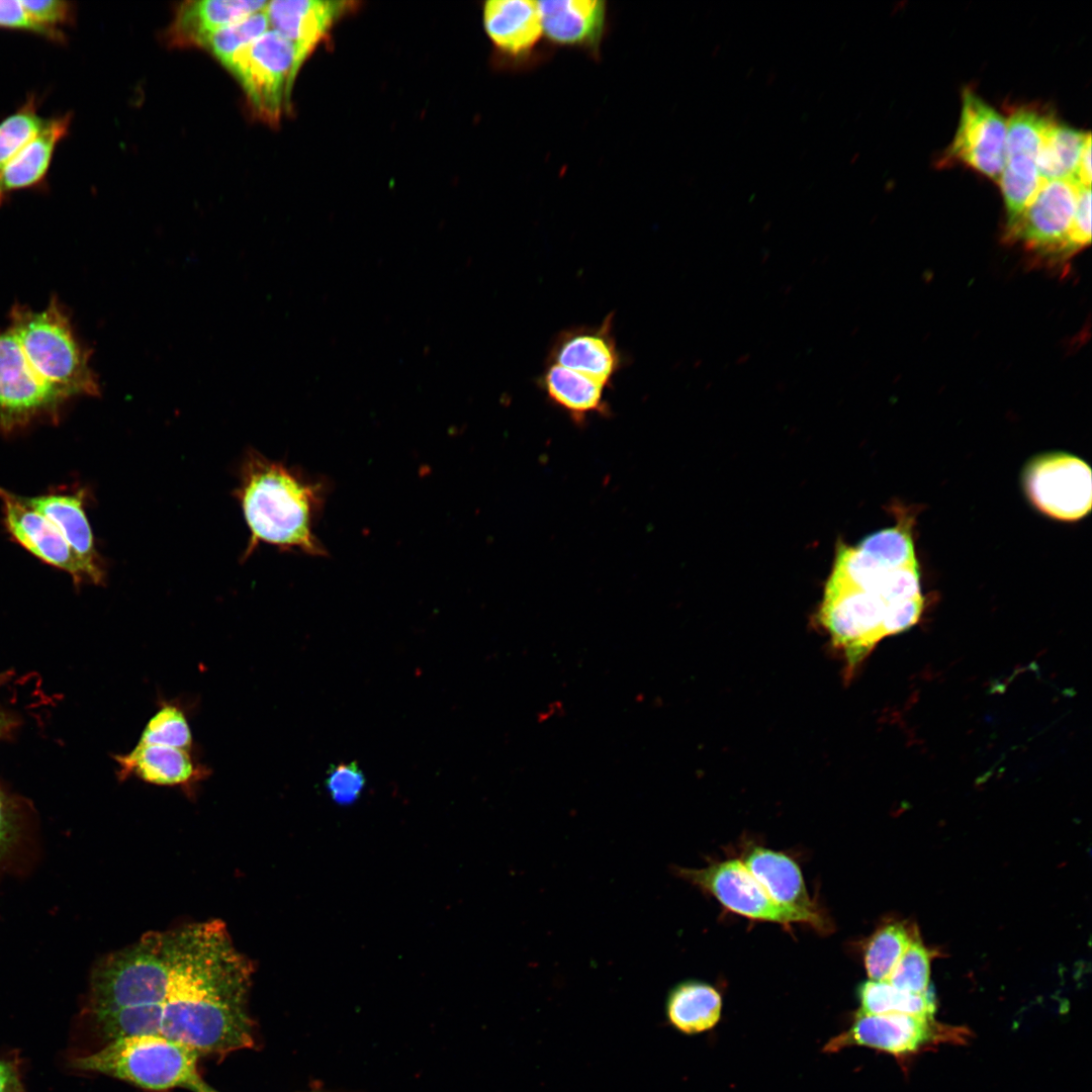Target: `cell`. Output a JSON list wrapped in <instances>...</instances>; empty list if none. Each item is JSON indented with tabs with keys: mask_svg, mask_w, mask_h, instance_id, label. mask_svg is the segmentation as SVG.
<instances>
[{
	"mask_svg": "<svg viewBox=\"0 0 1092 1092\" xmlns=\"http://www.w3.org/2000/svg\"><path fill=\"white\" fill-rule=\"evenodd\" d=\"M0 330V431L56 421L66 402L99 394L90 352L57 298L36 311L16 304Z\"/></svg>",
	"mask_w": 1092,
	"mask_h": 1092,
	"instance_id": "obj_1",
	"label": "cell"
},
{
	"mask_svg": "<svg viewBox=\"0 0 1092 1092\" xmlns=\"http://www.w3.org/2000/svg\"><path fill=\"white\" fill-rule=\"evenodd\" d=\"M252 966L242 953H181L168 967L155 1004L159 1034L201 1055L254 1043L248 1012Z\"/></svg>",
	"mask_w": 1092,
	"mask_h": 1092,
	"instance_id": "obj_2",
	"label": "cell"
},
{
	"mask_svg": "<svg viewBox=\"0 0 1092 1092\" xmlns=\"http://www.w3.org/2000/svg\"><path fill=\"white\" fill-rule=\"evenodd\" d=\"M322 493L321 484L307 481L258 452H248L235 490L251 534L244 559L260 543L324 555L325 549L312 531Z\"/></svg>",
	"mask_w": 1092,
	"mask_h": 1092,
	"instance_id": "obj_3",
	"label": "cell"
},
{
	"mask_svg": "<svg viewBox=\"0 0 1092 1092\" xmlns=\"http://www.w3.org/2000/svg\"><path fill=\"white\" fill-rule=\"evenodd\" d=\"M199 1056L162 1034H134L107 1041L74 1060L81 1071L109 1076L149 1091L190 1089L200 1076Z\"/></svg>",
	"mask_w": 1092,
	"mask_h": 1092,
	"instance_id": "obj_4",
	"label": "cell"
},
{
	"mask_svg": "<svg viewBox=\"0 0 1092 1092\" xmlns=\"http://www.w3.org/2000/svg\"><path fill=\"white\" fill-rule=\"evenodd\" d=\"M305 58L277 31L239 50L225 68L242 85L252 112L275 125L290 108L294 79Z\"/></svg>",
	"mask_w": 1092,
	"mask_h": 1092,
	"instance_id": "obj_5",
	"label": "cell"
},
{
	"mask_svg": "<svg viewBox=\"0 0 1092 1092\" xmlns=\"http://www.w3.org/2000/svg\"><path fill=\"white\" fill-rule=\"evenodd\" d=\"M1080 186L1073 179L1041 182L1032 199L1006 228L1005 240L1020 244L1049 262L1072 257L1069 236Z\"/></svg>",
	"mask_w": 1092,
	"mask_h": 1092,
	"instance_id": "obj_6",
	"label": "cell"
},
{
	"mask_svg": "<svg viewBox=\"0 0 1092 1092\" xmlns=\"http://www.w3.org/2000/svg\"><path fill=\"white\" fill-rule=\"evenodd\" d=\"M688 883L713 895L727 909L748 918L788 925L803 922L826 930L821 914H809L776 903L741 859H728L704 869L673 868Z\"/></svg>",
	"mask_w": 1092,
	"mask_h": 1092,
	"instance_id": "obj_7",
	"label": "cell"
},
{
	"mask_svg": "<svg viewBox=\"0 0 1092 1092\" xmlns=\"http://www.w3.org/2000/svg\"><path fill=\"white\" fill-rule=\"evenodd\" d=\"M1023 486L1033 506L1049 517L1076 521L1092 507V472L1081 458L1064 452L1041 454L1028 462Z\"/></svg>",
	"mask_w": 1092,
	"mask_h": 1092,
	"instance_id": "obj_8",
	"label": "cell"
},
{
	"mask_svg": "<svg viewBox=\"0 0 1092 1092\" xmlns=\"http://www.w3.org/2000/svg\"><path fill=\"white\" fill-rule=\"evenodd\" d=\"M1053 116L1030 105L1014 109L1006 119L1005 162L998 183L1011 225L1038 190L1037 156Z\"/></svg>",
	"mask_w": 1092,
	"mask_h": 1092,
	"instance_id": "obj_9",
	"label": "cell"
},
{
	"mask_svg": "<svg viewBox=\"0 0 1092 1092\" xmlns=\"http://www.w3.org/2000/svg\"><path fill=\"white\" fill-rule=\"evenodd\" d=\"M967 1035L965 1029L942 1025L933 1017L859 1012L851 1026L833 1037L825 1051L837 1052L845 1046L861 1045L902 1057L930 1044L962 1041Z\"/></svg>",
	"mask_w": 1092,
	"mask_h": 1092,
	"instance_id": "obj_10",
	"label": "cell"
},
{
	"mask_svg": "<svg viewBox=\"0 0 1092 1092\" xmlns=\"http://www.w3.org/2000/svg\"><path fill=\"white\" fill-rule=\"evenodd\" d=\"M960 122L945 161L962 162L999 181L1005 162L1006 119L971 89L962 98Z\"/></svg>",
	"mask_w": 1092,
	"mask_h": 1092,
	"instance_id": "obj_11",
	"label": "cell"
},
{
	"mask_svg": "<svg viewBox=\"0 0 1092 1092\" xmlns=\"http://www.w3.org/2000/svg\"><path fill=\"white\" fill-rule=\"evenodd\" d=\"M5 526L23 548L46 563L69 573L75 583L95 579L57 527L35 511L27 498L0 487Z\"/></svg>",
	"mask_w": 1092,
	"mask_h": 1092,
	"instance_id": "obj_12",
	"label": "cell"
},
{
	"mask_svg": "<svg viewBox=\"0 0 1092 1092\" xmlns=\"http://www.w3.org/2000/svg\"><path fill=\"white\" fill-rule=\"evenodd\" d=\"M547 363L611 387L625 364L614 334V313L605 316L600 325L575 326L558 333L550 346Z\"/></svg>",
	"mask_w": 1092,
	"mask_h": 1092,
	"instance_id": "obj_13",
	"label": "cell"
},
{
	"mask_svg": "<svg viewBox=\"0 0 1092 1092\" xmlns=\"http://www.w3.org/2000/svg\"><path fill=\"white\" fill-rule=\"evenodd\" d=\"M542 31L551 42L598 55L607 27L603 0L538 1Z\"/></svg>",
	"mask_w": 1092,
	"mask_h": 1092,
	"instance_id": "obj_14",
	"label": "cell"
},
{
	"mask_svg": "<svg viewBox=\"0 0 1092 1092\" xmlns=\"http://www.w3.org/2000/svg\"><path fill=\"white\" fill-rule=\"evenodd\" d=\"M120 779L135 777L151 785L190 789L208 776L190 750L138 742L125 754L114 755Z\"/></svg>",
	"mask_w": 1092,
	"mask_h": 1092,
	"instance_id": "obj_15",
	"label": "cell"
},
{
	"mask_svg": "<svg viewBox=\"0 0 1092 1092\" xmlns=\"http://www.w3.org/2000/svg\"><path fill=\"white\" fill-rule=\"evenodd\" d=\"M353 2L322 0L268 1L266 13L272 29L290 41L306 59L337 19Z\"/></svg>",
	"mask_w": 1092,
	"mask_h": 1092,
	"instance_id": "obj_16",
	"label": "cell"
},
{
	"mask_svg": "<svg viewBox=\"0 0 1092 1092\" xmlns=\"http://www.w3.org/2000/svg\"><path fill=\"white\" fill-rule=\"evenodd\" d=\"M482 16L493 46L513 59L531 54L543 34L538 1L490 0Z\"/></svg>",
	"mask_w": 1092,
	"mask_h": 1092,
	"instance_id": "obj_17",
	"label": "cell"
},
{
	"mask_svg": "<svg viewBox=\"0 0 1092 1092\" xmlns=\"http://www.w3.org/2000/svg\"><path fill=\"white\" fill-rule=\"evenodd\" d=\"M260 0H201L179 5L167 30L174 47H200L216 30L266 8Z\"/></svg>",
	"mask_w": 1092,
	"mask_h": 1092,
	"instance_id": "obj_18",
	"label": "cell"
},
{
	"mask_svg": "<svg viewBox=\"0 0 1092 1092\" xmlns=\"http://www.w3.org/2000/svg\"><path fill=\"white\" fill-rule=\"evenodd\" d=\"M28 504L50 520L77 556L92 573L96 584L104 571L94 546L93 534L84 510V492L48 493L26 497Z\"/></svg>",
	"mask_w": 1092,
	"mask_h": 1092,
	"instance_id": "obj_19",
	"label": "cell"
},
{
	"mask_svg": "<svg viewBox=\"0 0 1092 1092\" xmlns=\"http://www.w3.org/2000/svg\"><path fill=\"white\" fill-rule=\"evenodd\" d=\"M742 861L776 903L800 912L820 914L807 893L799 867L792 858L782 852L755 847Z\"/></svg>",
	"mask_w": 1092,
	"mask_h": 1092,
	"instance_id": "obj_20",
	"label": "cell"
},
{
	"mask_svg": "<svg viewBox=\"0 0 1092 1092\" xmlns=\"http://www.w3.org/2000/svg\"><path fill=\"white\" fill-rule=\"evenodd\" d=\"M538 385L551 404L566 413L575 423L593 415H608L607 387L592 378L553 363H546Z\"/></svg>",
	"mask_w": 1092,
	"mask_h": 1092,
	"instance_id": "obj_21",
	"label": "cell"
},
{
	"mask_svg": "<svg viewBox=\"0 0 1092 1092\" xmlns=\"http://www.w3.org/2000/svg\"><path fill=\"white\" fill-rule=\"evenodd\" d=\"M71 114L48 119L40 131L0 172V203L19 189L38 184L46 176L55 149L67 134Z\"/></svg>",
	"mask_w": 1092,
	"mask_h": 1092,
	"instance_id": "obj_22",
	"label": "cell"
},
{
	"mask_svg": "<svg viewBox=\"0 0 1092 1092\" xmlns=\"http://www.w3.org/2000/svg\"><path fill=\"white\" fill-rule=\"evenodd\" d=\"M722 999L712 986L699 981H685L671 989L666 1000V1015L671 1025L687 1034L711 1029L721 1016Z\"/></svg>",
	"mask_w": 1092,
	"mask_h": 1092,
	"instance_id": "obj_23",
	"label": "cell"
},
{
	"mask_svg": "<svg viewBox=\"0 0 1092 1092\" xmlns=\"http://www.w3.org/2000/svg\"><path fill=\"white\" fill-rule=\"evenodd\" d=\"M1090 136L1089 131L1084 132L1053 119L1044 131L1037 156L1041 182L1074 180L1081 152Z\"/></svg>",
	"mask_w": 1092,
	"mask_h": 1092,
	"instance_id": "obj_24",
	"label": "cell"
},
{
	"mask_svg": "<svg viewBox=\"0 0 1092 1092\" xmlns=\"http://www.w3.org/2000/svg\"><path fill=\"white\" fill-rule=\"evenodd\" d=\"M860 1012L868 1014H910L933 1017L936 1002L932 991L909 993L887 980L863 982L857 991Z\"/></svg>",
	"mask_w": 1092,
	"mask_h": 1092,
	"instance_id": "obj_25",
	"label": "cell"
},
{
	"mask_svg": "<svg viewBox=\"0 0 1092 1092\" xmlns=\"http://www.w3.org/2000/svg\"><path fill=\"white\" fill-rule=\"evenodd\" d=\"M913 940L911 931L898 922L877 930L868 941L863 956L870 980H887Z\"/></svg>",
	"mask_w": 1092,
	"mask_h": 1092,
	"instance_id": "obj_26",
	"label": "cell"
},
{
	"mask_svg": "<svg viewBox=\"0 0 1092 1092\" xmlns=\"http://www.w3.org/2000/svg\"><path fill=\"white\" fill-rule=\"evenodd\" d=\"M856 547L889 569L918 565L907 523L875 532Z\"/></svg>",
	"mask_w": 1092,
	"mask_h": 1092,
	"instance_id": "obj_27",
	"label": "cell"
},
{
	"mask_svg": "<svg viewBox=\"0 0 1092 1092\" xmlns=\"http://www.w3.org/2000/svg\"><path fill=\"white\" fill-rule=\"evenodd\" d=\"M139 742L192 750L193 735L185 711L172 702H162L144 727Z\"/></svg>",
	"mask_w": 1092,
	"mask_h": 1092,
	"instance_id": "obj_28",
	"label": "cell"
},
{
	"mask_svg": "<svg viewBox=\"0 0 1092 1092\" xmlns=\"http://www.w3.org/2000/svg\"><path fill=\"white\" fill-rule=\"evenodd\" d=\"M265 9L216 30L201 48L208 50L225 67L239 50L268 30L270 24Z\"/></svg>",
	"mask_w": 1092,
	"mask_h": 1092,
	"instance_id": "obj_29",
	"label": "cell"
},
{
	"mask_svg": "<svg viewBox=\"0 0 1092 1092\" xmlns=\"http://www.w3.org/2000/svg\"><path fill=\"white\" fill-rule=\"evenodd\" d=\"M46 121L36 111L34 98H29L0 122V172L40 131Z\"/></svg>",
	"mask_w": 1092,
	"mask_h": 1092,
	"instance_id": "obj_30",
	"label": "cell"
},
{
	"mask_svg": "<svg viewBox=\"0 0 1092 1092\" xmlns=\"http://www.w3.org/2000/svg\"><path fill=\"white\" fill-rule=\"evenodd\" d=\"M930 951L914 938L905 950L887 981L899 990L923 993L929 990Z\"/></svg>",
	"mask_w": 1092,
	"mask_h": 1092,
	"instance_id": "obj_31",
	"label": "cell"
},
{
	"mask_svg": "<svg viewBox=\"0 0 1092 1092\" xmlns=\"http://www.w3.org/2000/svg\"><path fill=\"white\" fill-rule=\"evenodd\" d=\"M28 16L40 26L48 37L55 40L64 39L60 25L69 23L73 18L72 4L62 0H20Z\"/></svg>",
	"mask_w": 1092,
	"mask_h": 1092,
	"instance_id": "obj_32",
	"label": "cell"
},
{
	"mask_svg": "<svg viewBox=\"0 0 1092 1092\" xmlns=\"http://www.w3.org/2000/svg\"><path fill=\"white\" fill-rule=\"evenodd\" d=\"M326 786L335 802L348 805L360 797L365 778L356 762L340 763L330 768Z\"/></svg>",
	"mask_w": 1092,
	"mask_h": 1092,
	"instance_id": "obj_33",
	"label": "cell"
},
{
	"mask_svg": "<svg viewBox=\"0 0 1092 1092\" xmlns=\"http://www.w3.org/2000/svg\"><path fill=\"white\" fill-rule=\"evenodd\" d=\"M1091 242V187L1080 186L1069 236L1070 253L1074 256Z\"/></svg>",
	"mask_w": 1092,
	"mask_h": 1092,
	"instance_id": "obj_34",
	"label": "cell"
},
{
	"mask_svg": "<svg viewBox=\"0 0 1092 1092\" xmlns=\"http://www.w3.org/2000/svg\"><path fill=\"white\" fill-rule=\"evenodd\" d=\"M0 27L27 30L47 36L26 13L20 0H0Z\"/></svg>",
	"mask_w": 1092,
	"mask_h": 1092,
	"instance_id": "obj_35",
	"label": "cell"
},
{
	"mask_svg": "<svg viewBox=\"0 0 1092 1092\" xmlns=\"http://www.w3.org/2000/svg\"><path fill=\"white\" fill-rule=\"evenodd\" d=\"M14 817L10 805L0 791V857L7 850L14 835Z\"/></svg>",
	"mask_w": 1092,
	"mask_h": 1092,
	"instance_id": "obj_36",
	"label": "cell"
},
{
	"mask_svg": "<svg viewBox=\"0 0 1092 1092\" xmlns=\"http://www.w3.org/2000/svg\"><path fill=\"white\" fill-rule=\"evenodd\" d=\"M0 1092H24L16 1066L4 1060H0Z\"/></svg>",
	"mask_w": 1092,
	"mask_h": 1092,
	"instance_id": "obj_37",
	"label": "cell"
},
{
	"mask_svg": "<svg viewBox=\"0 0 1092 1092\" xmlns=\"http://www.w3.org/2000/svg\"><path fill=\"white\" fill-rule=\"evenodd\" d=\"M1091 136L1086 141L1077 165L1074 181L1082 186H1091Z\"/></svg>",
	"mask_w": 1092,
	"mask_h": 1092,
	"instance_id": "obj_38",
	"label": "cell"
},
{
	"mask_svg": "<svg viewBox=\"0 0 1092 1092\" xmlns=\"http://www.w3.org/2000/svg\"><path fill=\"white\" fill-rule=\"evenodd\" d=\"M189 1090L191 1092H219V1091L215 1090L214 1088H212L211 1086H209L202 1079L198 1080ZM313 1092H323V1091H313Z\"/></svg>",
	"mask_w": 1092,
	"mask_h": 1092,
	"instance_id": "obj_39",
	"label": "cell"
},
{
	"mask_svg": "<svg viewBox=\"0 0 1092 1092\" xmlns=\"http://www.w3.org/2000/svg\"><path fill=\"white\" fill-rule=\"evenodd\" d=\"M8 726V719L5 714L0 710V734Z\"/></svg>",
	"mask_w": 1092,
	"mask_h": 1092,
	"instance_id": "obj_40",
	"label": "cell"
},
{
	"mask_svg": "<svg viewBox=\"0 0 1092 1092\" xmlns=\"http://www.w3.org/2000/svg\"><path fill=\"white\" fill-rule=\"evenodd\" d=\"M775 78H776V73L775 72H769L768 76H767V79H766V84L770 85L774 82Z\"/></svg>",
	"mask_w": 1092,
	"mask_h": 1092,
	"instance_id": "obj_41",
	"label": "cell"
},
{
	"mask_svg": "<svg viewBox=\"0 0 1092 1092\" xmlns=\"http://www.w3.org/2000/svg\"><path fill=\"white\" fill-rule=\"evenodd\" d=\"M719 47H720L719 44H717V46L715 47V50H714V52L712 53V55H713V56H715V55H716V53H717V52L719 51Z\"/></svg>",
	"mask_w": 1092,
	"mask_h": 1092,
	"instance_id": "obj_42",
	"label": "cell"
}]
</instances>
